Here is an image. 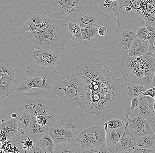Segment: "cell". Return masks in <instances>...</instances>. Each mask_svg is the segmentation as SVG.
<instances>
[{
	"instance_id": "11",
	"label": "cell",
	"mask_w": 155,
	"mask_h": 153,
	"mask_svg": "<svg viewBox=\"0 0 155 153\" xmlns=\"http://www.w3.org/2000/svg\"><path fill=\"white\" fill-rule=\"evenodd\" d=\"M0 96L7 97L13 91L15 84V70L12 67L3 59L0 60Z\"/></svg>"
},
{
	"instance_id": "33",
	"label": "cell",
	"mask_w": 155,
	"mask_h": 153,
	"mask_svg": "<svg viewBox=\"0 0 155 153\" xmlns=\"http://www.w3.org/2000/svg\"><path fill=\"white\" fill-rule=\"evenodd\" d=\"M136 34L137 37L138 38L148 41V30L146 26L138 28Z\"/></svg>"
},
{
	"instance_id": "32",
	"label": "cell",
	"mask_w": 155,
	"mask_h": 153,
	"mask_svg": "<svg viewBox=\"0 0 155 153\" xmlns=\"http://www.w3.org/2000/svg\"><path fill=\"white\" fill-rule=\"evenodd\" d=\"M106 122L109 130L120 128L125 125V123L124 121L116 118L110 119Z\"/></svg>"
},
{
	"instance_id": "37",
	"label": "cell",
	"mask_w": 155,
	"mask_h": 153,
	"mask_svg": "<svg viewBox=\"0 0 155 153\" xmlns=\"http://www.w3.org/2000/svg\"><path fill=\"white\" fill-rule=\"evenodd\" d=\"M37 121L38 123L42 125H46L47 124V120L46 118L42 115H38L36 116Z\"/></svg>"
},
{
	"instance_id": "12",
	"label": "cell",
	"mask_w": 155,
	"mask_h": 153,
	"mask_svg": "<svg viewBox=\"0 0 155 153\" xmlns=\"http://www.w3.org/2000/svg\"><path fill=\"white\" fill-rule=\"evenodd\" d=\"M131 111L130 109H128L124 116L125 126L130 131L138 138L145 135L154 134L147 119L139 115L135 118H131Z\"/></svg>"
},
{
	"instance_id": "40",
	"label": "cell",
	"mask_w": 155,
	"mask_h": 153,
	"mask_svg": "<svg viewBox=\"0 0 155 153\" xmlns=\"http://www.w3.org/2000/svg\"><path fill=\"white\" fill-rule=\"evenodd\" d=\"M147 120L151 125L153 132L155 135V114H153L152 116L148 118Z\"/></svg>"
},
{
	"instance_id": "19",
	"label": "cell",
	"mask_w": 155,
	"mask_h": 153,
	"mask_svg": "<svg viewBox=\"0 0 155 153\" xmlns=\"http://www.w3.org/2000/svg\"><path fill=\"white\" fill-rule=\"evenodd\" d=\"M150 43L148 41L140 39L136 37L127 55L130 57H137L147 55Z\"/></svg>"
},
{
	"instance_id": "28",
	"label": "cell",
	"mask_w": 155,
	"mask_h": 153,
	"mask_svg": "<svg viewBox=\"0 0 155 153\" xmlns=\"http://www.w3.org/2000/svg\"><path fill=\"white\" fill-rule=\"evenodd\" d=\"M116 151L115 147L111 145L108 138L104 143L96 148L86 150L82 153H114Z\"/></svg>"
},
{
	"instance_id": "7",
	"label": "cell",
	"mask_w": 155,
	"mask_h": 153,
	"mask_svg": "<svg viewBox=\"0 0 155 153\" xmlns=\"http://www.w3.org/2000/svg\"><path fill=\"white\" fill-rule=\"evenodd\" d=\"M57 20L53 12L45 4H38L31 8L28 20L20 32L39 31L48 27Z\"/></svg>"
},
{
	"instance_id": "23",
	"label": "cell",
	"mask_w": 155,
	"mask_h": 153,
	"mask_svg": "<svg viewBox=\"0 0 155 153\" xmlns=\"http://www.w3.org/2000/svg\"><path fill=\"white\" fill-rule=\"evenodd\" d=\"M81 151V148L77 139L56 144L53 153H80Z\"/></svg>"
},
{
	"instance_id": "9",
	"label": "cell",
	"mask_w": 155,
	"mask_h": 153,
	"mask_svg": "<svg viewBox=\"0 0 155 153\" xmlns=\"http://www.w3.org/2000/svg\"><path fill=\"white\" fill-rule=\"evenodd\" d=\"M104 129L99 126H92L78 134V139L81 151H84L98 147L105 142L107 138V124L104 125Z\"/></svg>"
},
{
	"instance_id": "15",
	"label": "cell",
	"mask_w": 155,
	"mask_h": 153,
	"mask_svg": "<svg viewBox=\"0 0 155 153\" xmlns=\"http://www.w3.org/2000/svg\"><path fill=\"white\" fill-rule=\"evenodd\" d=\"M95 8L99 14L107 18L117 17L116 23L120 26L119 15V3L118 1L94 0Z\"/></svg>"
},
{
	"instance_id": "51",
	"label": "cell",
	"mask_w": 155,
	"mask_h": 153,
	"mask_svg": "<svg viewBox=\"0 0 155 153\" xmlns=\"http://www.w3.org/2000/svg\"></svg>"
},
{
	"instance_id": "2",
	"label": "cell",
	"mask_w": 155,
	"mask_h": 153,
	"mask_svg": "<svg viewBox=\"0 0 155 153\" xmlns=\"http://www.w3.org/2000/svg\"><path fill=\"white\" fill-rule=\"evenodd\" d=\"M19 38L24 49L28 52L44 49L58 54L64 51L65 45L71 40L65 24L58 20L39 31L20 32Z\"/></svg>"
},
{
	"instance_id": "48",
	"label": "cell",
	"mask_w": 155,
	"mask_h": 153,
	"mask_svg": "<svg viewBox=\"0 0 155 153\" xmlns=\"http://www.w3.org/2000/svg\"><path fill=\"white\" fill-rule=\"evenodd\" d=\"M153 44H154V46H155V42H154Z\"/></svg>"
},
{
	"instance_id": "4",
	"label": "cell",
	"mask_w": 155,
	"mask_h": 153,
	"mask_svg": "<svg viewBox=\"0 0 155 153\" xmlns=\"http://www.w3.org/2000/svg\"><path fill=\"white\" fill-rule=\"evenodd\" d=\"M120 72L126 86L140 85L149 89L153 88L152 81L155 71V59L148 55L122 57Z\"/></svg>"
},
{
	"instance_id": "20",
	"label": "cell",
	"mask_w": 155,
	"mask_h": 153,
	"mask_svg": "<svg viewBox=\"0 0 155 153\" xmlns=\"http://www.w3.org/2000/svg\"><path fill=\"white\" fill-rule=\"evenodd\" d=\"M136 37V34L131 30H122L118 40L120 46L126 55L128 54L131 46Z\"/></svg>"
},
{
	"instance_id": "44",
	"label": "cell",
	"mask_w": 155,
	"mask_h": 153,
	"mask_svg": "<svg viewBox=\"0 0 155 153\" xmlns=\"http://www.w3.org/2000/svg\"><path fill=\"white\" fill-rule=\"evenodd\" d=\"M125 7V10L127 12H130L131 11V10H132L131 7L129 6H126Z\"/></svg>"
},
{
	"instance_id": "3",
	"label": "cell",
	"mask_w": 155,
	"mask_h": 153,
	"mask_svg": "<svg viewBox=\"0 0 155 153\" xmlns=\"http://www.w3.org/2000/svg\"><path fill=\"white\" fill-rule=\"evenodd\" d=\"M24 109L34 116L42 115L46 118L47 125L54 127L60 122L64 104L53 90L37 89L23 94Z\"/></svg>"
},
{
	"instance_id": "30",
	"label": "cell",
	"mask_w": 155,
	"mask_h": 153,
	"mask_svg": "<svg viewBox=\"0 0 155 153\" xmlns=\"http://www.w3.org/2000/svg\"><path fill=\"white\" fill-rule=\"evenodd\" d=\"M98 29L97 27L82 28L81 32L83 40L90 41L94 38L98 34Z\"/></svg>"
},
{
	"instance_id": "5",
	"label": "cell",
	"mask_w": 155,
	"mask_h": 153,
	"mask_svg": "<svg viewBox=\"0 0 155 153\" xmlns=\"http://www.w3.org/2000/svg\"><path fill=\"white\" fill-rule=\"evenodd\" d=\"M53 90L68 109H82L85 112L89 109L85 86L74 72L65 80H58Z\"/></svg>"
},
{
	"instance_id": "46",
	"label": "cell",
	"mask_w": 155,
	"mask_h": 153,
	"mask_svg": "<svg viewBox=\"0 0 155 153\" xmlns=\"http://www.w3.org/2000/svg\"><path fill=\"white\" fill-rule=\"evenodd\" d=\"M11 117L12 118H16L17 117V115H16V114H15V113H14V114H12Z\"/></svg>"
},
{
	"instance_id": "16",
	"label": "cell",
	"mask_w": 155,
	"mask_h": 153,
	"mask_svg": "<svg viewBox=\"0 0 155 153\" xmlns=\"http://www.w3.org/2000/svg\"><path fill=\"white\" fill-rule=\"evenodd\" d=\"M125 131L120 140L115 148L117 152L131 153L137 148V141L138 137L131 133L125 126Z\"/></svg>"
},
{
	"instance_id": "41",
	"label": "cell",
	"mask_w": 155,
	"mask_h": 153,
	"mask_svg": "<svg viewBox=\"0 0 155 153\" xmlns=\"http://www.w3.org/2000/svg\"><path fill=\"white\" fill-rule=\"evenodd\" d=\"M142 95L149 96L153 98H154L155 97V87H153V88L148 89Z\"/></svg>"
},
{
	"instance_id": "35",
	"label": "cell",
	"mask_w": 155,
	"mask_h": 153,
	"mask_svg": "<svg viewBox=\"0 0 155 153\" xmlns=\"http://www.w3.org/2000/svg\"><path fill=\"white\" fill-rule=\"evenodd\" d=\"M146 4L147 9L155 17V0H141Z\"/></svg>"
},
{
	"instance_id": "22",
	"label": "cell",
	"mask_w": 155,
	"mask_h": 153,
	"mask_svg": "<svg viewBox=\"0 0 155 153\" xmlns=\"http://www.w3.org/2000/svg\"><path fill=\"white\" fill-rule=\"evenodd\" d=\"M1 129L5 139L10 140L18 133L17 118H12L6 121L2 122Z\"/></svg>"
},
{
	"instance_id": "8",
	"label": "cell",
	"mask_w": 155,
	"mask_h": 153,
	"mask_svg": "<svg viewBox=\"0 0 155 153\" xmlns=\"http://www.w3.org/2000/svg\"><path fill=\"white\" fill-rule=\"evenodd\" d=\"M44 3L64 24L74 20L85 5L84 0H44Z\"/></svg>"
},
{
	"instance_id": "39",
	"label": "cell",
	"mask_w": 155,
	"mask_h": 153,
	"mask_svg": "<svg viewBox=\"0 0 155 153\" xmlns=\"http://www.w3.org/2000/svg\"><path fill=\"white\" fill-rule=\"evenodd\" d=\"M43 153L38 143H35L33 145L32 148L30 150L29 153Z\"/></svg>"
},
{
	"instance_id": "34",
	"label": "cell",
	"mask_w": 155,
	"mask_h": 153,
	"mask_svg": "<svg viewBox=\"0 0 155 153\" xmlns=\"http://www.w3.org/2000/svg\"><path fill=\"white\" fill-rule=\"evenodd\" d=\"M145 24L148 30V41L150 43H153L155 42V28L147 23Z\"/></svg>"
},
{
	"instance_id": "49",
	"label": "cell",
	"mask_w": 155,
	"mask_h": 153,
	"mask_svg": "<svg viewBox=\"0 0 155 153\" xmlns=\"http://www.w3.org/2000/svg\"><path fill=\"white\" fill-rule=\"evenodd\" d=\"M111 1H118V0H111Z\"/></svg>"
},
{
	"instance_id": "18",
	"label": "cell",
	"mask_w": 155,
	"mask_h": 153,
	"mask_svg": "<svg viewBox=\"0 0 155 153\" xmlns=\"http://www.w3.org/2000/svg\"><path fill=\"white\" fill-rule=\"evenodd\" d=\"M137 96L138 97L139 100L138 115L147 119L154 114V99L145 95Z\"/></svg>"
},
{
	"instance_id": "14",
	"label": "cell",
	"mask_w": 155,
	"mask_h": 153,
	"mask_svg": "<svg viewBox=\"0 0 155 153\" xmlns=\"http://www.w3.org/2000/svg\"><path fill=\"white\" fill-rule=\"evenodd\" d=\"M119 3V15L121 8L129 6L136 15L142 17L145 23L155 28V17L147 10L146 4L141 0H118Z\"/></svg>"
},
{
	"instance_id": "31",
	"label": "cell",
	"mask_w": 155,
	"mask_h": 153,
	"mask_svg": "<svg viewBox=\"0 0 155 153\" xmlns=\"http://www.w3.org/2000/svg\"><path fill=\"white\" fill-rule=\"evenodd\" d=\"M127 88L130 97L142 95L148 89L146 87L140 85H133Z\"/></svg>"
},
{
	"instance_id": "21",
	"label": "cell",
	"mask_w": 155,
	"mask_h": 153,
	"mask_svg": "<svg viewBox=\"0 0 155 153\" xmlns=\"http://www.w3.org/2000/svg\"><path fill=\"white\" fill-rule=\"evenodd\" d=\"M36 120V116L24 110L17 117L18 133L22 134L28 130Z\"/></svg>"
},
{
	"instance_id": "43",
	"label": "cell",
	"mask_w": 155,
	"mask_h": 153,
	"mask_svg": "<svg viewBox=\"0 0 155 153\" xmlns=\"http://www.w3.org/2000/svg\"><path fill=\"white\" fill-rule=\"evenodd\" d=\"M107 33V29L104 26L100 27L98 29V34L101 36H104Z\"/></svg>"
},
{
	"instance_id": "42",
	"label": "cell",
	"mask_w": 155,
	"mask_h": 153,
	"mask_svg": "<svg viewBox=\"0 0 155 153\" xmlns=\"http://www.w3.org/2000/svg\"><path fill=\"white\" fill-rule=\"evenodd\" d=\"M147 55L153 57L155 59V46L153 43H150V47Z\"/></svg>"
},
{
	"instance_id": "6",
	"label": "cell",
	"mask_w": 155,
	"mask_h": 153,
	"mask_svg": "<svg viewBox=\"0 0 155 153\" xmlns=\"http://www.w3.org/2000/svg\"><path fill=\"white\" fill-rule=\"evenodd\" d=\"M28 77L15 80L16 91L25 92L35 88L53 90L58 81L60 73L55 67L42 66L34 64L26 68Z\"/></svg>"
},
{
	"instance_id": "45",
	"label": "cell",
	"mask_w": 155,
	"mask_h": 153,
	"mask_svg": "<svg viewBox=\"0 0 155 153\" xmlns=\"http://www.w3.org/2000/svg\"><path fill=\"white\" fill-rule=\"evenodd\" d=\"M152 86L153 87H155V71L153 77V81H152Z\"/></svg>"
},
{
	"instance_id": "50",
	"label": "cell",
	"mask_w": 155,
	"mask_h": 153,
	"mask_svg": "<svg viewBox=\"0 0 155 153\" xmlns=\"http://www.w3.org/2000/svg\"></svg>"
},
{
	"instance_id": "47",
	"label": "cell",
	"mask_w": 155,
	"mask_h": 153,
	"mask_svg": "<svg viewBox=\"0 0 155 153\" xmlns=\"http://www.w3.org/2000/svg\"><path fill=\"white\" fill-rule=\"evenodd\" d=\"M154 99V114L155 113V97Z\"/></svg>"
},
{
	"instance_id": "29",
	"label": "cell",
	"mask_w": 155,
	"mask_h": 153,
	"mask_svg": "<svg viewBox=\"0 0 155 153\" xmlns=\"http://www.w3.org/2000/svg\"><path fill=\"white\" fill-rule=\"evenodd\" d=\"M125 129V126H124L114 129H109L108 138L111 145L115 147L120 140L124 132Z\"/></svg>"
},
{
	"instance_id": "26",
	"label": "cell",
	"mask_w": 155,
	"mask_h": 153,
	"mask_svg": "<svg viewBox=\"0 0 155 153\" xmlns=\"http://www.w3.org/2000/svg\"><path fill=\"white\" fill-rule=\"evenodd\" d=\"M38 144L43 153H53L55 147V143L48 132L40 138Z\"/></svg>"
},
{
	"instance_id": "27",
	"label": "cell",
	"mask_w": 155,
	"mask_h": 153,
	"mask_svg": "<svg viewBox=\"0 0 155 153\" xmlns=\"http://www.w3.org/2000/svg\"><path fill=\"white\" fill-rule=\"evenodd\" d=\"M155 146V135L147 134L138 137L137 141V147L150 148Z\"/></svg>"
},
{
	"instance_id": "10",
	"label": "cell",
	"mask_w": 155,
	"mask_h": 153,
	"mask_svg": "<svg viewBox=\"0 0 155 153\" xmlns=\"http://www.w3.org/2000/svg\"><path fill=\"white\" fill-rule=\"evenodd\" d=\"M55 145L78 139V134L75 123L71 119L62 120L48 131Z\"/></svg>"
},
{
	"instance_id": "1",
	"label": "cell",
	"mask_w": 155,
	"mask_h": 153,
	"mask_svg": "<svg viewBox=\"0 0 155 153\" xmlns=\"http://www.w3.org/2000/svg\"><path fill=\"white\" fill-rule=\"evenodd\" d=\"M74 73L85 86L90 103L85 112L90 121H100L118 109L121 84L110 66L97 63L81 64L76 66Z\"/></svg>"
},
{
	"instance_id": "25",
	"label": "cell",
	"mask_w": 155,
	"mask_h": 153,
	"mask_svg": "<svg viewBox=\"0 0 155 153\" xmlns=\"http://www.w3.org/2000/svg\"><path fill=\"white\" fill-rule=\"evenodd\" d=\"M77 21L81 28H95L97 26L98 22L97 17L94 15L82 13L79 15Z\"/></svg>"
},
{
	"instance_id": "24",
	"label": "cell",
	"mask_w": 155,
	"mask_h": 153,
	"mask_svg": "<svg viewBox=\"0 0 155 153\" xmlns=\"http://www.w3.org/2000/svg\"><path fill=\"white\" fill-rule=\"evenodd\" d=\"M71 40L79 43L83 40L82 35L81 27L77 21L73 20L65 24Z\"/></svg>"
},
{
	"instance_id": "36",
	"label": "cell",
	"mask_w": 155,
	"mask_h": 153,
	"mask_svg": "<svg viewBox=\"0 0 155 153\" xmlns=\"http://www.w3.org/2000/svg\"><path fill=\"white\" fill-rule=\"evenodd\" d=\"M155 151V146L150 148H143L137 147L134 150L132 153H153Z\"/></svg>"
},
{
	"instance_id": "38",
	"label": "cell",
	"mask_w": 155,
	"mask_h": 153,
	"mask_svg": "<svg viewBox=\"0 0 155 153\" xmlns=\"http://www.w3.org/2000/svg\"><path fill=\"white\" fill-rule=\"evenodd\" d=\"M139 104V100L138 97L135 96L132 99L131 102L130 110H133L134 109L138 106Z\"/></svg>"
},
{
	"instance_id": "17",
	"label": "cell",
	"mask_w": 155,
	"mask_h": 153,
	"mask_svg": "<svg viewBox=\"0 0 155 153\" xmlns=\"http://www.w3.org/2000/svg\"><path fill=\"white\" fill-rule=\"evenodd\" d=\"M48 125H42L38 123L37 120L34 122L28 129L24 133H17L20 138L25 139L30 138L33 142L34 144L38 143L39 140L44 135L47 133L50 129Z\"/></svg>"
},
{
	"instance_id": "13",
	"label": "cell",
	"mask_w": 155,
	"mask_h": 153,
	"mask_svg": "<svg viewBox=\"0 0 155 153\" xmlns=\"http://www.w3.org/2000/svg\"><path fill=\"white\" fill-rule=\"evenodd\" d=\"M30 62L35 65L55 67L60 63L59 54L50 50L35 49L28 51Z\"/></svg>"
}]
</instances>
